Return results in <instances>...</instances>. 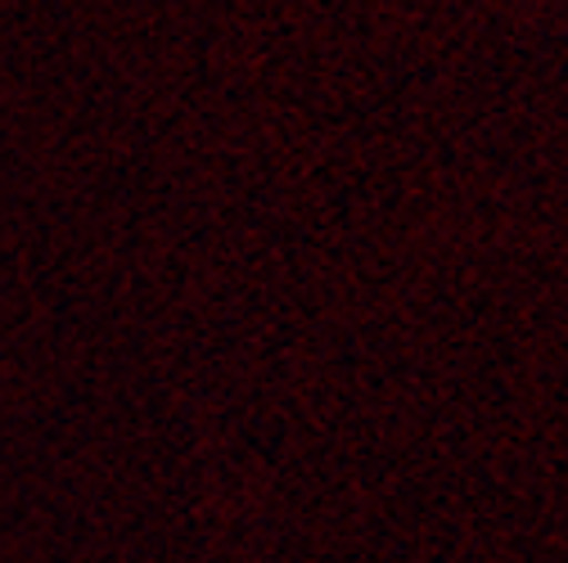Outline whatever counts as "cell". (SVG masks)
Wrapping results in <instances>:
<instances>
[]
</instances>
